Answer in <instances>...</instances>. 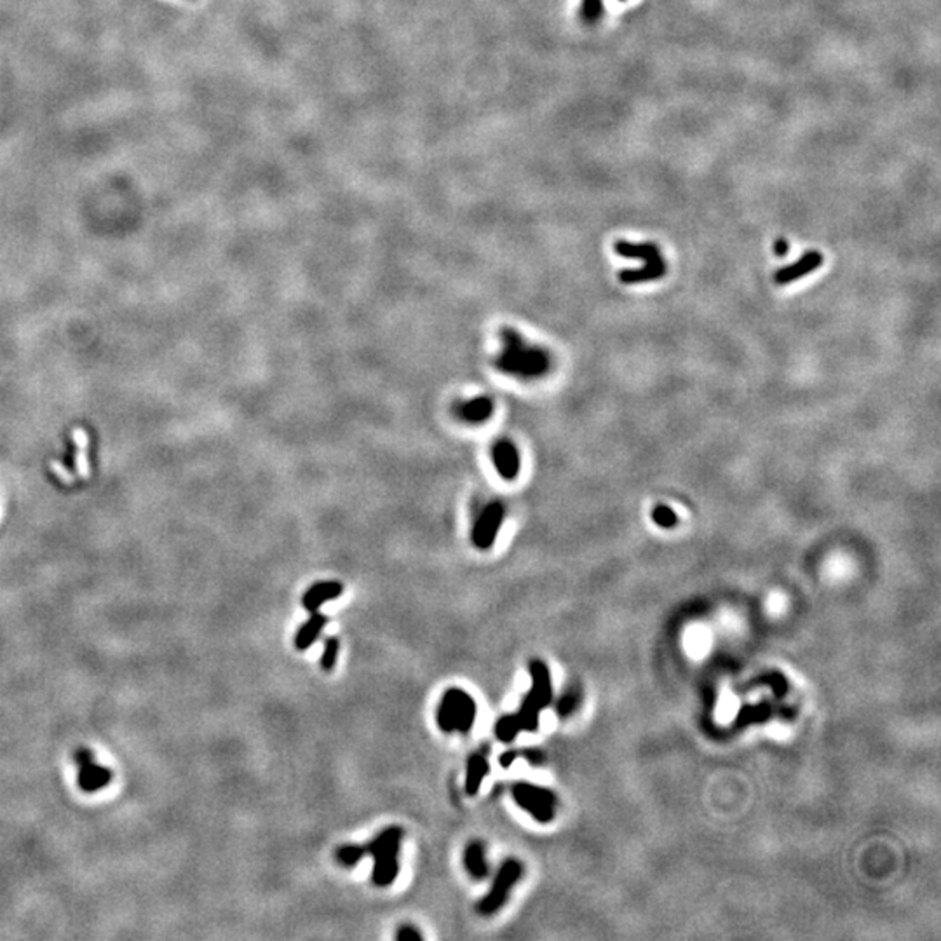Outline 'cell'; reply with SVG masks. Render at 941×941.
<instances>
[{
	"instance_id": "obj_16",
	"label": "cell",
	"mask_w": 941,
	"mask_h": 941,
	"mask_svg": "<svg viewBox=\"0 0 941 941\" xmlns=\"http://www.w3.org/2000/svg\"><path fill=\"white\" fill-rule=\"evenodd\" d=\"M666 274V263L662 260L653 261V263H645V267L642 269H636V270H621L619 272V281L621 283H626V285H633V283H644V281H653V279H659Z\"/></svg>"
},
{
	"instance_id": "obj_11",
	"label": "cell",
	"mask_w": 941,
	"mask_h": 941,
	"mask_svg": "<svg viewBox=\"0 0 941 941\" xmlns=\"http://www.w3.org/2000/svg\"><path fill=\"white\" fill-rule=\"evenodd\" d=\"M476 720V701L464 689L455 687V731L470 734Z\"/></svg>"
},
{
	"instance_id": "obj_14",
	"label": "cell",
	"mask_w": 941,
	"mask_h": 941,
	"mask_svg": "<svg viewBox=\"0 0 941 941\" xmlns=\"http://www.w3.org/2000/svg\"><path fill=\"white\" fill-rule=\"evenodd\" d=\"M494 414V403L487 396H478L470 401H464L457 407V416L470 422V424H480L492 417Z\"/></svg>"
},
{
	"instance_id": "obj_27",
	"label": "cell",
	"mask_w": 941,
	"mask_h": 941,
	"mask_svg": "<svg viewBox=\"0 0 941 941\" xmlns=\"http://www.w3.org/2000/svg\"><path fill=\"white\" fill-rule=\"evenodd\" d=\"M51 470L52 472H54V474L63 481V483H74V481H76V476H74L72 472H69V470H65V468H63L59 462H56V461L52 462Z\"/></svg>"
},
{
	"instance_id": "obj_1",
	"label": "cell",
	"mask_w": 941,
	"mask_h": 941,
	"mask_svg": "<svg viewBox=\"0 0 941 941\" xmlns=\"http://www.w3.org/2000/svg\"><path fill=\"white\" fill-rule=\"evenodd\" d=\"M502 351L498 352L496 365L500 371L515 377L532 379L541 377L548 371V354L537 347H530L511 328H504L500 333Z\"/></svg>"
},
{
	"instance_id": "obj_29",
	"label": "cell",
	"mask_w": 941,
	"mask_h": 941,
	"mask_svg": "<svg viewBox=\"0 0 941 941\" xmlns=\"http://www.w3.org/2000/svg\"><path fill=\"white\" fill-rule=\"evenodd\" d=\"M516 757H518V754H516L515 750H507V752H504V754L498 757V763H500V767L507 769L509 765H513V762L516 760Z\"/></svg>"
},
{
	"instance_id": "obj_10",
	"label": "cell",
	"mask_w": 941,
	"mask_h": 941,
	"mask_svg": "<svg viewBox=\"0 0 941 941\" xmlns=\"http://www.w3.org/2000/svg\"><path fill=\"white\" fill-rule=\"evenodd\" d=\"M462 862H464V868L470 873V879L485 881L489 877L490 868H489V862H487V851H485L483 842H480V840L470 842L466 845V849H464Z\"/></svg>"
},
{
	"instance_id": "obj_26",
	"label": "cell",
	"mask_w": 941,
	"mask_h": 941,
	"mask_svg": "<svg viewBox=\"0 0 941 941\" xmlns=\"http://www.w3.org/2000/svg\"><path fill=\"white\" fill-rule=\"evenodd\" d=\"M424 938L422 933L418 931L417 927L414 926H401L397 931H396V940L397 941H420Z\"/></svg>"
},
{
	"instance_id": "obj_18",
	"label": "cell",
	"mask_w": 941,
	"mask_h": 941,
	"mask_svg": "<svg viewBox=\"0 0 941 941\" xmlns=\"http://www.w3.org/2000/svg\"><path fill=\"white\" fill-rule=\"evenodd\" d=\"M436 724L444 734L455 731V687L444 690L436 711Z\"/></svg>"
},
{
	"instance_id": "obj_19",
	"label": "cell",
	"mask_w": 941,
	"mask_h": 941,
	"mask_svg": "<svg viewBox=\"0 0 941 941\" xmlns=\"http://www.w3.org/2000/svg\"><path fill=\"white\" fill-rule=\"evenodd\" d=\"M541 711L543 708L541 705L534 699L532 694H526L525 699H523L522 706H520V711L516 713L518 720H520V726H522V731L525 732H535L541 726Z\"/></svg>"
},
{
	"instance_id": "obj_8",
	"label": "cell",
	"mask_w": 941,
	"mask_h": 941,
	"mask_svg": "<svg viewBox=\"0 0 941 941\" xmlns=\"http://www.w3.org/2000/svg\"><path fill=\"white\" fill-rule=\"evenodd\" d=\"M343 593V586L339 580H321L313 584L302 597V605L307 612H317L321 605L326 601L337 600Z\"/></svg>"
},
{
	"instance_id": "obj_25",
	"label": "cell",
	"mask_w": 941,
	"mask_h": 941,
	"mask_svg": "<svg viewBox=\"0 0 941 941\" xmlns=\"http://www.w3.org/2000/svg\"><path fill=\"white\" fill-rule=\"evenodd\" d=\"M653 518L662 528H673L679 523V516L668 506H655Z\"/></svg>"
},
{
	"instance_id": "obj_4",
	"label": "cell",
	"mask_w": 941,
	"mask_h": 941,
	"mask_svg": "<svg viewBox=\"0 0 941 941\" xmlns=\"http://www.w3.org/2000/svg\"><path fill=\"white\" fill-rule=\"evenodd\" d=\"M513 799L515 802L532 814L534 819L539 823H548L554 816V795L543 788L532 783H516L513 786Z\"/></svg>"
},
{
	"instance_id": "obj_20",
	"label": "cell",
	"mask_w": 941,
	"mask_h": 941,
	"mask_svg": "<svg viewBox=\"0 0 941 941\" xmlns=\"http://www.w3.org/2000/svg\"><path fill=\"white\" fill-rule=\"evenodd\" d=\"M74 443L78 446L76 450V478H89L91 474V466H89V461H87V446H89V438H87V433L84 429H76L74 431Z\"/></svg>"
},
{
	"instance_id": "obj_30",
	"label": "cell",
	"mask_w": 941,
	"mask_h": 941,
	"mask_svg": "<svg viewBox=\"0 0 941 941\" xmlns=\"http://www.w3.org/2000/svg\"><path fill=\"white\" fill-rule=\"evenodd\" d=\"M523 755L528 760V763H532V765H541L543 763V755L537 750H525Z\"/></svg>"
},
{
	"instance_id": "obj_2",
	"label": "cell",
	"mask_w": 941,
	"mask_h": 941,
	"mask_svg": "<svg viewBox=\"0 0 941 941\" xmlns=\"http://www.w3.org/2000/svg\"><path fill=\"white\" fill-rule=\"evenodd\" d=\"M403 840V830L399 827H389L382 830L366 845V854L373 858L371 882L379 888H388L399 875V849Z\"/></svg>"
},
{
	"instance_id": "obj_9",
	"label": "cell",
	"mask_w": 941,
	"mask_h": 941,
	"mask_svg": "<svg viewBox=\"0 0 941 941\" xmlns=\"http://www.w3.org/2000/svg\"><path fill=\"white\" fill-rule=\"evenodd\" d=\"M530 675H532V689L528 694H532L534 699L544 709L553 699V683H551L548 666L541 659H532Z\"/></svg>"
},
{
	"instance_id": "obj_5",
	"label": "cell",
	"mask_w": 941,
	"mask_h": 941,
	"mask_svg": "<svg viewBox=\"0 0 941 941\" xmlns=\"http://www.w3.org/2000/svg\"><path fill=\"white\" fill-rule=\"evenodd\" d=\"M74 762L78 767V783L82 791L96 793L112 781V771L105 765H100L89 748H78L74 754Z\"/></svg>"
},
{
	"instance_id": "obj_17",
	"label": "cell",
	"mask_w": 941,
	"mask_h": 941,
	"mask_svg": "<svg viewBox=\"0 0 941 941\" xmlns=\"http://www.w3.org/2000/svg\"><path fill=\"white\" fill-rule=\"evenodd\" d=\"M616 253H619L621 257H626V259H638V260H644L645 263H653V261L662 260L661 255H659V250L649 244V242H644V244H631L626 241H617L616 246H614Z\"/></svg>"
},
{
	"instance_id": "obj_28",
	"label": "cell",
	"mask_w": 941,
	"mask_h": 941,
	"mask_svg": "<svg viewBox=\"0 0 941 941\" xmlns=\"http://www.w3.org/2000/svg\"><path fill=\"white\" fill-rule=\"evenodd\" d=\"M734 709H735V701H734L732 698H727V696H726V698L722 699V706H720V717H722V718H729L732 713H734Z\"/></svg>"
},
{
	"instance_id": "obj_3",
	"label": "cell",
	"mask_w": 941,
	"mask_h": 941,
	"mask_svg": "<svg viewBox=\"0 0 941 941\" xmlns=\"http://www.w3.org/2000/svg\"><path fill=\"white\" fill-rule=\"evenodd\" d=\"M522 873V863L518 860H506L502 863V866L497 872L492 888L480 900V903L476 907L478 914L483 915V917L497 914L506 905L511 889L520 881Z\"/></svg>"
},
{
	"instance_id": "obj_7",
	"label": "cell",
	"mask_w": 941,
	"mask_h": 941,
	"mask_svg": "<svg viewBox=\"0 0 941 941\" xmlns=\"http://www.w3.org/2000/svg\"><path fill=\"white\" fill-rule=\"evenodd\" d=\"M492 461H494V466H496L497 472L511 481L518 476L520 472V453L516 450V446L507 442V440H498L494 446H492Z\"/></svg>"
},
{
	"instance_id": "obj_6",
	"label": "cell",
	"mask_w": 941,
	"mask_h": 941,
	"mask_svg": "<svg viewBox=\"0 0 941 941\" xmlns=\"http://www.w3.org/2000/svg\"><path fill=\"white\" fill-rule=\"evenodd\" d=\"M504 520V506L500 502H490L485 506L472 526V544L481 551L492 548L496 543L497 534Z\"/></svg>"
},
{
	"instance_id": "obj_13",
	"label": "cell",
	"mask_w": 941,
	"mask_h": 941,
	"mask_svg": "<svg viewBox=\"0 0 941 941\" xmlns=\"http://www.w3.org/2000/svg\"><path fill=\"white\" fill-rule=\"evenodd\" d=\"M326 625H328V617L324 614L313 612L311 617L300 626L295 635V649L298 653H306L307 649H311Z\"/></svg>"
},
{
	"instance_id": "obj_12",
	"label": "cell",
	"mask_w": 941,
	"mask_h": 941,
	"mask_svg": "<svg viewBox=\"0 0 941 941\" xmlns=\"http://www.w3.org/2000/svg\"><path fill=\"white\" fill-rule=\"evenodd\" d=\"M821 261H823L821 253H818V251H809V253L804 255L800 260L795 261V263H791V265H788V267H783V269H780V270L776 272V276H774V281H776L778 285H788V283H791V281H795V279H799V278H802V276H808L810 270H814V269H818V267L821 265Z\"/></svg>"
},
{
	"instance_id": "obj_23",
	"label": "cell",
	"mask_w": 941,
	"mask_h": 941,
	"mask_svg": "<svg viewBox=\"0 0 941 941\" xmlns=\"http://www.w3.org/2000/svg\"><path fill=\"white\" fill-rule=\"evenodd\" d=\"M366 856V847L363 845H356V844H345V845H340L339 849L335 851V858L342 866L345 868H352L356 864H360L361 860Z\"/></svg>"
},
{
	"instance_id": "obj_21",
	"label": "cell",
	"mask_w": 941,
	"mask_h": 941,
	"mask_svg": "<svg viewBox=\"0 0 941 941\" xmlns=\"http://www.w3.org/2000/svg\"><path fill=\"white\" fill-rule=\"evenodd\" d=\"M685 647H687V653H690L694 659L705 657L709 649V633L706 631L705 627H690L687 633V638H685Z\"/></svg>"
},
{
	"instance_id": "obj_15",
	"label": "cell",
	"mask_w": 941,
	"mask_h": 941,
	"mask_svg": "<svg viewBox=\"0 0 941 941\" xmlns=\"http://www.w3.org/2000/svg\"><path fill=\"white\" fill-rule=\"evenodd\" d=\"M490 771V765H489V760L483 755V754H472L468 758V769H466V781H464V791L474 797L481 784L485 781L487 774Z\"/></svg>"
},
{
	"instance_id": "obj_31",
	"label": "cell",
	"mask_w": 941,
	"mask_h": 941,
	"mask_svg": "<svg viewBox=\"0 0 941 941\" xmlns=\"http://www.w3.org/2000/svg\"><path fill=\"white\" fill-rule=\"evenodd\" d=\"M788 250H790V246L784 242L783 239L778 241V242L774 244V251H776V255H780V257H784V255L788 253Z\"/></svg>"
},
{
	"instance_id": "obj_24",
	"label": "cell",
	"mask_w": 941,
	"mask_h": 941,
	"mask_svg": "<svg viewBox=\"0 0 941 941\" xmlns=\"http://www.w3.org/2000/svg\"><path fill=\"white\" fill-rule=\"evenodd\" d=\"M340 642L337 636H330L326 642H324V649L321 653V668L324 671H332L337 664V657H339Z\"/></svg>"
},
{
	"instance_id": "obj_22",
	"label": "cell",
	"mask_w": 941,
	"mask_h": 941,
	"mask_svg": "<svg viewBox=\"0 0 941 941\" xmlns=\"http://www.w3.org/2000/svg\"><path fill=\"white\" fill-rule=\"evenodd\" d=\"M494 732H496V737L500 743H504V745L513 743L518 737V734L522 732V726H520L518 717L516 715H502L496 722Z\"/></svg>"
}]
</instances>
